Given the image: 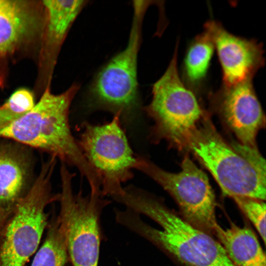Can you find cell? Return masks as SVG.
Segmentation results:
<instances>
[{
  "label": "cell",
  "mask_w": 266,
  "mask_h": 266,
  "mask_svg": "<svg viewBox=\"0 0 266 266\" xmlns=\"http://www.w3.org/2000/svg\"><path fill=\"white\" fill-rule=\"evenodd\" d=\"M178 44L177 41L166 70L152 86L151 100L143 109L154 122L150 133L151 141L164 139L184 149L187 137L206 113L195 93L180 77Z\"/></svg>",
  "instance_id": "cell-5"
},
{
  "label": "cell",
  "mask_w": 266,
  "mask_h": 266,
  "mask_svg": "<svg viewBox=\"0 0 266 266\" xmlns=\"http://www.w3.org/2000/svg\"><path fill=\"white\" fill-rule=\"evenodd\" d=\"M210 103L239 142L257 147L256 139L265 125V115L257 97L253 79L220 88L209 95Z\"/></svg>",
  "instance_id": "cell-10"
},
{
  "label": "cell",
  "mask_w": 266,
  "mask_h": 266,
  "mask_svg": "<svg viewBox=\"0 0 266 266\" xmlns=\"http://www.w3.org/2000/svg\"><path fill=\"white\" fill-rule=\"evenodd\" d=\"M151 1L133 2V15L128 42L96 76L90 87L93 107L118 115L122 121L132 119L140 108L137 82V57L144 17Z\"/></svg>",
  "instance_id": "cell-4"
},
{
  "label": "cell",
  "mask_w": 266,
  "mask_h": 266,
  "mask_svg": "<svg viewBox=\"0 0 266 266\" xmlns=\"http://www.w3.org/2000/svg\"><path fill=\"white\" fill-rule=\"evenodd\" d=\"M233 199L238 207L255 226L265 244L266 203L265 200L242 197H236Z\"/></svg>",
  "instance_id": "cell-19"
},
{
  "label": "cell",
  "mask_w": 266,
  "mask_h": 266,
  "mask_svg": "<svg viewBox=\"0 0 266 266\" xmlns=\"http://www.w3.org/2000/svg\"><path fill=\"white\" fill-rule=\"evenodd\" d=\"M115 211L121 225L146 238L187 266H236L220 243L168 208L159 198L134 185L124 188Z\"/></svg>",
  "instance_id": "cell-1"
},
{
  "label": "cell",
  "mask_w": 266,
  "mask_h": 266,
  "mask_svg": "<svg viewBox=\"0 0 266 266\" xmlns=\"http://www.w3.org/2000/svg\"><path fill=\"white\" fill-rule=\"evenodd\" d=\"M51 157L27 192L17 201L0 236V266H24L35 252L47 223L45 208L53 198L51 179L56 164Z\"/></svg>",
  "instance_id": "cell-6"
},
{
  "label": "cell",
  "mask_w": 266,
  "mask_h": 266,
  "mask_svg": "<svg viewBox=\"0 0 266 266\" xmlns=\"http://www.w3.org/2000/svg\"><path fill=\"white\" fill-rule=\"evenodd\" d=\"M12 209H6L0 206V236L6 221L9 217Z\"/></svg>",
  "instance_id": "cell-20"
},
{
  "label": "cell",
  "mask_w": 266,
  "mask_h": 266,
  "mask_svg": "<svg viewBox=\"0 0 266 266\" xmlns=\"http://www.w3.org/2000/svg\"><path fill=\"white\" fill-rule=\"evenodd\" d=\"M214 235L236 266H266V255L253 231L246 225L232 223L223 229L219 224Z\"/></svg>",
  "instance_id": "cell-15"
},
{
  "label": "cell",
  "mask_w": 266,
  "mask_h": 266,
  "mask_svg": "<svg viewBox=\"0 0 266 266\" xmlns=\"http://www.w3.org/2000/svg\"><path fill=\"white\" fill-rule=\"evenodd\" d=\"M42 1L0 0V87L9 62L42 32Z\"/></svg>",
  "instance_id": "cell-11"
},
{
  "label": "cell",
  "mask_w": 266,
  "mask_h": 266,
  "mask_svg": "<svg viewBox=\"0 0 266 266\" xmlns=\"http://www.w3.org/2000/svg\"><path fill=\"white\" fill-rule=\"evenodd\" d=\"M61 192L57 195L58 217L65 235L68 259L72 266H98L100 245V216L110 200L101 193L75 194L71 173L66 165L60 168Z\"/></svg>",
  "instance_id": "cell-7"
},
{
  "label": "cell",
  "mask_w": 266,
  "mask_h": 266,
  "mask_svg": "<svg viewBox=\"0 0 266 266\" xmlns=\"http://www.w3.org/2000/svg\"><path fill=\"white\" fill-rule=\"evenodd\" d=\"M214 50L211 37L205 30L195 36L187 49L183 66L184 83L195 93L206 78Z\"/></svg>",
  "instance_id": "cell-16"
},
{
  "label": "cell",
  "mask_w": 266,
  "mask_h": 266,
  "mask_svg": "<svg viewBox=\"0 0 266 266\" xmlns=\"http://www.w3.org/2000/svg\"><path fill=\"white\" fill-rule=\"evenodd\" d=\"M87 0H43L44 21L41 33V67L52 71L66 37Z\"/></svg>",
  "instance_id": "cell-13"
},
{
  "label": "cell",
  "mask_w": 266,
  "mask_h": 266,
  "mask_svg": "<svg viewBox=\"0 0 266 266\" xmlns=\"http://www.w3.org/2000/svg\"><path fill=\"white\" fill-rule=\"evenodd\" d=\"M12 143L0 142V206L12 209L25 194L30 162L24 151Z\"/></svg>",
  "instance_id": "cell-14"
},
{
  "label": "cell",
  "mask_w": 266,
  "mask_h": 266,
  "mask_svg": "<svg viewBox=\"0 0 266 266\" xmlns=\"http://www.w3.org/2000/svg\"><path fill=\"white\" fill-rule=\"evenodd\" d=\"M79 89V85L75 83L55 95L48 84L33 107L1 131L0 138L44 151L62 163L75 167L87 180L90 191L100 192V179L85 158L70 128L69 108Z\"/></svg>",
  "instance_id": "cell-2"
},
{
  "label": "cell",
  "mask_w": 266,
  "mask_h": 266,
  "mask_svg": "<svg viewBox=\"0 0 266 266\" xmlns=\"http://www.w3.org/2000/svg\"><path fill=\"white\" fill-rule=\"evenodd\" d=\"M121 124L116 115L102 124L84 122L81 126L77 142L100 179L103 197L122 194L123 184L133 178L137 162Z\"/></svg>",
  "instance_id": "cell-8"
},
{
  "label": "cell",
  "mask_w": 266,
  "mask_h": 266,
  "mask_svg": "<svg viewBox=\"0 0 266 266\" xmlns=\"http://www.w3.org/2000/svg\"><path fill=\"white\" fill-rule=\"evenodd\" d=\"M184 149L207 169L224 195L265 200L266 162L257 147L228 143L206 113L187 137Z\"/></svg>",
  "instance_id": "cell-3"
},
{
  "label": "cell",
  "mask_w": 266,
  "mask_h": 266,
  "mask_svg": "<svg viewBox=\"0 0 266 266\" xmlns=\"http://www.w3.org/2000/svg\"><path fill=\"white\" fill-rule=\"evenodd\" d=\"M209 34L221 65L223 85L229 86L253 79L265 64L261 42L234 35L219 22L209 20L204 25Z\"/></svg>",
  "instance_id": "cell-12"
},
{
  "label": "cell",
  "mask_w": 266,
  "mask_h": 266,
  "mask_svg": "<svg viewBox=\"0 0 266 266\" xmlns=\"http://www.w3.org/2000/svg\"><path fill=\"white\" fill-rule=\"evenodd\" d=\"M181 170L167 171L148 158L137 156L135 169L144 173L163 188L177 204L182 218L197 228L213 234L218 224L215 196L206 174L185 156Z\"/></svg>",
  "instance_id": "cell-9"
},
{
  "label": "cell",
  "mask_w": 266,
  "mask_h": 266,
  "mask_svg": "<svg viewBox=\"0 0 266 266\" xmlns=\"http://www.w3.org/2000/svg\"><path fill=\"white\" fill-rule=\"evenodd\" d=\"M68 260L66 239L58 216L50 224L45 241L31 266H66Z\"/></svg>",
  "instance_id": "cell-17"
},
{
  "label": "cell",
  "mask_w": 266,
  "mask_h": 266,
  "mask_svg": "<svg viewBox=\"0 0 266 266\" xmlns=\"http://www.w3.org/2000/svg\"><path fill=\"white\" fill-rule=\"evenodd\" d=\"M33 94L25 88L14 92L0 105V132L34 106Z\"/></svg>",
  "instance_id": "cell-18"
}]
</instances>
